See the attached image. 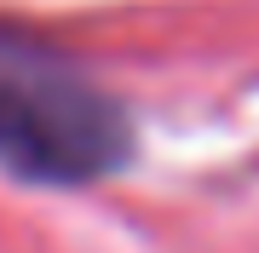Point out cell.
I'll use <instances>...</instances> for the list:
<instances>
[{"label":"cell","mask_w":259,"mask_h":253,"mask_svg":"<svg viewBox=\"0 0 259 253\" xmlns=\"http://www.w3.org/2000/svg\"><path fill=\"white\" fill-rule=\"evenodd\" d=\"M121 156V104L58 52L0 29V167L35 184H87Z\"/></svg>","instance_id":"obj_1"}]
</instances>
